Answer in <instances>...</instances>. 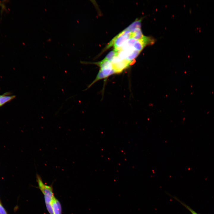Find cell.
I'll return each instance as SVG.
<instances>
[{"instance_id": "cell-11", "label": "cell", "mask_w": 214, "mask_h": 214, "mask_svg": "<svg viewBox=\"0 0 214 214\" xmlns=\"http://www.w3.org/2000/svg\"><path fill=\"white\" fill-rule=\"evenodd\" d=\"M1 4L0 3V5H1Z\"/></svg>"}, {"instance_id": "cell-2", "label": "cell", "mask_w": 214, "mask_h": 214, "mask_svg": "<svg viewBox=\"0 0 214 214\" xmlns=\"http://www.w3.org/2000/svg\"><path fill=\"white\" fill-rule=\"evenodd\" d=\"M131 34L130 31L125 29L111 40L108 45L107 48H108L114 45V50L117 52L119 51L121 47L125 42L131 38Z\"/></svg>"}, {"instance_id": "cell-6", "label": "cell", "mask_w": 214, "mask_h": 214, "mask_svg": "<svg viewBox=\"0 0 214 214\" xmlns=\"http://www.w3.org/2000/svg\"><path fill=\"white\" fill-rule=\"evenodd\" d=\"M141 19H137L130 24L125 30L131 31L132 30L137 28H141Z\"/></svg>"}, {"instance_id": "cell-1", "label": "cell", "mask_w": 214, "mask_h": 214, "mask_svg": "<svg viewBox=\"0 0 214 214\" xmlns=\"http://www.w3.org/2000/svg\"><path fill=\"white\" fill-rule=\"evenodd\" d=\"M97 64L100 66V70L94 80L95 81L106 78L115 73L111 62L104 59L97 63Z\"/></svg>"}, {"instance_id": "cell-9", "label": "cell", "mask_w": 214, "mask_h": 214, "mask_svg": "<svg viewBox=\"0 0 214 214\" xmlns=\"http://www.w3.org/2000/svg\"><path fill=\"white\" fill-rule=\"evenodd\" d=\"M173 197L177 201L180 203L182 205L185 207L187 210H188L192 214H199L196 211L193 210L189 206L187 205L186 204L180 201L179 199L176 197Z\"/></svg>"}, {"instance_id": "cell-10", "label": "cell", "mask_w": 214, "mask_h": 214, "mask_svg": "<svg viewBox=\"0 0 214 214\" xmlns=\"http://www.w3.org/2000/svg\"><path fill=\"white\" fill-rule=\"evenodd\" d=\"M0 214H7L6 210L0 203Z\"/></svg>"}, {"instance_id": "cell-7", "label": "cell", "mask_w": 214, "mask_h": 214, "mask_svg": "<svg viewBox=\"0 0 214 214\" xmlns=\"http://www.w3.org/2000/svg\"><path fill=\"white\" fill-rule=\"evenodd\" d=\"M15 97V95L7 96L5 95H0V106L4 105L8 101L13 99Z\"/></svg>"}, {"instance_id": "cell-3", "label": "cell", "mask_w": 214, "mask_h": 214, "mask_svg": "<svg viewBox=\"0 0 214 214\" xmlns=\"http://www.w3.org/2000/svg\"><path fill=\"white\" fill-rule=\"evenodd\" d=\"M111 62L115 73H118L128 67L132 62L125 59H122L117 55L113 59Z\"/></svg>"}, {"instance_id": "cell-8", "label": "cell", "mask_w": 214, "mask_h": 214, "mask_svg": "<svg viewBox=\"0 0 214 214\" xmlns=\"http://www.w3.org/2000/svg\"><path fill=\"white\" fill-rule=\"evenodd\" d=\"M118 52L114 50L110 52L106 56L105 59L111 62L115 56L118 55Z\"/></svg>"}, {"instance_id": "cell-5", "label": "cell", "mask_w": 214, "mask_h": 214, "mask_svg": "<svg viewBox=\"0 0 214 214\" xmlns=\"http://www.w3.org/2000/svg\"><path fill=\"white\" fill-rule=\"evenodd\" d=\"M54 214H62V207L60 202L54 196L52 201Z\"/></svg>"}, {"instance_id": "cell-4", "label": "cell", "mask_w": 214, "mask_h": 214, "mask_svg": "<svg viewBox=\"0 0 214 214\" xmlns=\"http://www.w3.org/2000/svg\"><path fill=\"white\" fill-rule=\"evenodd\" d=\"M36 178L38 188L43 194L44 196H47L51 198L54 197L52 186L48 185L44 183L41 176L38 174H36Z\"/></svg>"}]
</instances>
